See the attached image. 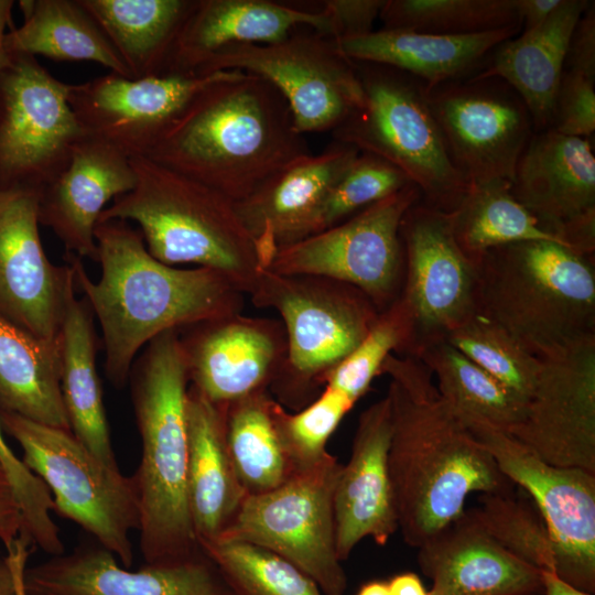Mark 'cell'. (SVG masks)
<instances>
[{
    "label": "cell",
    "mask_w": 595,
    "mask_h": 595,
    "mask_svg": "<svg viewBox=\"0 0 595 595\" xmlns=\"http://www.w3.org/2000/svg\"><path fill=\"white\" fill-rule=\"evenodd\" d=\"M388 468L398 527L420 548L462 516L473 493H511L512 483L439 392L418 358L391 354Z\"/></svg>",
    "instance_id": "1"
},
{
    "label": "cell",
    "mask_w": 595,
    "mask_h": 595,
    "mask_svg": "<svg viewBox=\"0 0 595 595\" xmlns=\"http://www.w3.org/2000/svg\"><path fill=\"white\" fill-rule=\"evenodd\" d=\"M95 239L98 280L90 279L79 257L67 253V261L100 325L105 371L116 388L125 387L138 354L160 334L244 310L246 294L226 274L159 261L129 221H99Z\"/></svg>",
    "instance_id": "2"
},
{
    "label": "cell",
    "mask_w": 595,
    "mask_h": 595,
    "mask_svg": "<svg viewBox=\"0 0 595 595\" xmlns=\"http://www.w3.org/2000/svg\"><path fill=\"white\" fill-rule=\"evenodd\" d=\"M310 153L278 88L234 69L191 99L147 158L237 203Z\"/></svg>",
    "instance_id": "3"
},
{
    "label": "cell",
    "mask_w": 595,
    "mask_h": 595,
    "mask_svg": "<svg viewBox=\"0 0 595 595\" xmlns=\"http://www.w3.org/2000/svg\"><path fill=\"white\" fill-rule=\"evenodd\" d=\"M141 439L132 475L145 564H172L202 552L187 504L186 398L190 377L180 331L164 332L137 356L129 379Z\"/></svg>",
    "instance_id": "4"
},
{
    "label": "cell",
    "mask_w": 595,
    "mask_h": 595,
    "mask_svg": "<svg viewBox=\"0 0 595 595\" xmlns=\"http://www.w3.org/2000/svg\"><path fill=\"white\" fill-rule=\"evenodd\" d=\"M477 313L539 358L595 334L594 256L545 240L491 249L477 264Z\"/></svg>",
    "instance_id": "5"
},
{
    "label": "cell",
    "mask_w": 595,
    "mask_h": 595,
    "mask_svg": "<svg viewBox=\"0 0 595 595\" xmlns=\"http://www.w3.org/2000/svg\"><path fill=\"white\" fill-rule=\"evenodd\" d=\"M130 163L133 188L116 197L99 221L134 223L159 261L219 271L248 295L262 268L235 203L147 156H132Z\"/></svg>",
    "instance_id": "6"
},
{
    "label": "cell",
    "mask_w": 595,
    "mask_h": 595,
    "mask_svg": "<svg viewBox=\"0 0 595 595\" xmlns=\"http://www.w3.org/2000/svg\"><path fill=\"white\" fill-rule=\"evenodd\" d=\"M355 64L364 102L332 131L335 141L383 159L416 186L423 204L453 212L469 185L451 161L425 84L389 66Z\"/></svg>",
    "instance_id": "7"
},
{
    "label": "cell",
    "mask_w": 595,
    "mask_h": 595,
    "mask_svg": "<svg viewBox=\"0 0 595 595\" xmlns=\"http://www.w3.org/2000/svg\"><path fill=\"white\" fill-rule=\"evenodd\" d=\"M248 296L255 306L281 317L288 357L272 388L291 405L322 386L324 376L359 345L380 313L347 283L268 269L258 273Z\"/></svg>",
    "instance_id": "8"
},
{
    "label": "cell",
    "mask_w": 595,
    "mask_h": 595,
    "mask_svg": "<svg viewBox=\"0 0 595 595\" xmlns=\"http://www.w3.org/2000/svg\"><path fill=\"white\" fill-rule=\"evenodd\" d=\"M6 434L22 448V462L48 488L54 512L77 523L129 569L131 533L140 527L133 476L97 458L69 430L0 410Z\"/></svg>",
    "instance_id": "9"
},
{
    "label": "cell",
    "mask_w": 595,
    "mask_h": 595,
    "mask_svg": "<svg viewBox=\"0 0 595 595\" xmlns=\"http://www.w3.org/2000/svg\"><path fill=\"white\" fill-rule=\"evenodd\" d=\"M340 468L329 454L281 486L247 496L216 539L272 551L310 576L324 595H344L347 578L336 552L334 518V490Z\"/></svg>",
    "instance_id": "10"
},
{
    "label": "cell",
    "mask_w": 595,
    "mask_h": 595,
    "mask_svg": "<svg viewBox=\"0 0 595 595\" xmlns=\"http://www.w3.org/2000/svg\"><path fill=\"white\" fill-rule=\"evenodd\" d=\"M234 69L275 86L304 136L332 132L364 102L355 62L337 50L335 40L312 29L294 30L270 44L228 45L208 57L197 74Z\"/></svg>",
    "instance_id": "11"
},
{
    "label": "cell",
    "mask_w": 595,
    "mask_h": 595,
    "mask_svg": "<svg viewBox=\"0 0 595 595\" xmlns=\"http://www.w3.org/2000/svg\"><path fill=\"white\" fill-rule=\"evenodd\" d=\"M68 89L36 57L9 55L0 68V188L40 193L66 167L87 137Z\"/></svg>",
    "instance_id": "12"
},
{
    "label": "cell",
    "mask_w": 595,
    "mask_h": 595,
    "mask_svg": "<svg viewBox=\"0 0 595 595\" xmlns=\"http://www.w3.org/2000/svg\"><path fill=\"white\" fill-rule=\"evenodd\" d=\"M421 201L409 184L343 223L279 249L268 270L326 277L355 286L379 312L400 295L404 258L400 226Z\"/></svg>",
    "instance_id": "13"
},
{
    "label": "cell",
    "mask_w": 595,
    "mask_h": 595,
    "mask_svg": "<svg viewBox=\"0 0 595 595\" xmlns=\"http://www.w3.org/2000/svg\"><path fill=\"white\" fill-rule=\"evenodd\" d=\"M400 236L404 271L399 300L410 320L408 356L448 336L477 313V264L456 242L451 213L413 204Z\"/></svg>",
    "instance_id": "14"
},
{
    "label": "cell",
    "mask_w": 595,
    "mask_h": 595,
    "mask_svg": "<svg viewBox=\"0 0 595 595\" xmlns=\"http://www.w3.org/2000/svg\"><path fill=\"white\" fill-rule=\"evenodd\" d=\"M426 90L451 161L469 187L512 183L534 132L530 112L513 88L497 77L469 76Z\"/></svg>",
    "instance_id": "15"
},
{
    "label": "cell",
    "mask_w": 595,
    "mask_h": 595,
    "mask_svg": "<svg viewBox=\"0 0 595 595\" xmlns=\"http://www.w3.org/2000/svg\"><path fill=\"white\" fill-rule=\"evenodd\" d=\"M500 472L522 487L550 536L555 574L573 587L595 591V475L542 461L509 434L482 423L466 425Z\"/></svg>",
    "instance_id": "16"
},
{
    "label": "cell",
    "mask_w": 595,
    "mask_h": 595,
    "mask_svg": "<svg viewBox=\"0 0 595 595\" xmlns=\"http://www.w3.org/2000/svg\"><path fill=\"white\" fill-rule=\"evenodd\" d=\"M540 361L521 420L508 434L548 464L595 475V334Z\"/></svg>",
    "instance_id": "17"
},
{
    "label": "cell",
    "mask_w": 595,
    "mask_h": 595,
    "mask_svg": "<svg viewBox=\"0 0 595 595\" xmlns=\"http://www.w3.org/2000/svg\"><path fill=\"white\" fill-rule=\"evenodd\" d=\"M228 71L129 78L116 73L69 84L68 102L87 137L127 156H147L191 99Z\"/></svg>",
    "instance_id": "18"
},
{
    "label": "cell",
    "mask_w": 595,
    "mask_h": 595,
    "mask_svg": "<svg viewBox=\"0 0 595 595\" xmlns=\"http://www.w3.org/2000/svg\"><path fill=\"white\" fill-rule=\"evenodd\" d=\"M39 226L37 192L0 188V315L58 342L74 273L48 259Z\"/></svg>",
    "instance_id": "19"
},
{
    "label": "cell",
    "mask_w": 595,
    "mask_h": 595,
    "mask_svg": "<svg viewBox=\"0 0 595 595\" xmlns=\"http://www.w3.org/2000/svg\"><path fill=\"white\" fill-rule=\"evenodd\" d=\"M511 193L565 246L595 252V158L587 138L534 131L522 152Z\"/></svg>",
    "instance_id": "20"
},
{
    "label": "cell",
    "mask_w": 595,
    "mask_h": 595,
    "mask_svg": "<svg viewBox=\"0 0 595 595\" xmlns=\"http://www.w3.org/2000/svg\"><path fill=\"white\" fill-rule=\"evenodd\" d=\"M180 336L190 385L218 404L269 390L288 357L282 322L242 312L186 327Z\"/></svg>",
    "instance_id": "21"
},
{
    "label": "cell",
    "mask_w": 595,
    "mask_h": 595,
    "mask_svg": "<svg viewBox=\"0 0 595 595\" xmlns=\"http://www.w3.org/2000/svg\"><path fill=\"white\" fill-rule=\"evenodd\" d=\"M23 583L28 595H235L204 553L130 571L100 544L26 567Z\"/></svg>",
    "instance_id": "22"
},
{
    "label": "cell",
    "mask_w": 595,
    "mask_h": 595,
    "mask_svg": "<svg viewBox=\"0 0 595 595\" xmlns=\"http://www.w3.org/2000/svg\"><path fill=\"white\" fill-rule=\"evenodd\" d=\"M391 430L386 394L360 413L349 459L336 482V552L342 562L361 540L385 545L399 529L388 468Z\"/></svg>",
    "instance_id": "23"
},
{
    "label": "cell",
    "mask_w": 595,
    "mask_h": 595,
    "mask_svg": "<svg viewBox=\"0 0 595 595\" xmlns=\"http://www.w3.org/2000/svg\"><path fill=\"white\" fill-rule=\"evenodd\" d=\"M136 184L130 158L115 147L85 137L62 173L39 193V221L67 253L97 262L95 229L116 197Z\"/></svg>",
    "instance_id": "24"
},
{
    "label": "cell",
    "mask_w": 595,
    "mask_h": 595,
    "mask_svg": "<svg viewBox=\"0 0 595 595\" xmlns=\"http://www.w3.org/2000/svg\"><path fill=\"white\" fill-rule=\"evenodd\" d=\"M358 154L356 148L335 141L318 154L295 159L235 203L262 269L268 268L279 249L303 239L311 217Z\"/></svg>",
    "instance_id": "25"
},
{
    "label": "cell",
    "mask_w": 595,
    "mask_h": 595,
    "mask_svg": "<svg viewBox=\"0 0 595 595\" xmlns=\"http://www.w3.org/2000/svg\"><path fill=\"white\" fill-rule=\"evenodd\" d=\"M421 571L432 580L428 595H537L542 572L500 545L469 513L419 548Z\"/></svg>",
    "instance_id": "26"
},
{
    "label": "cell",
    "mask_w": 595,
    "mask_h": 595,
    "mask_svg": "<svg viewBox=\"0 0 595 595\" xmlns=\"http://www.w3.org/2000/svg\"><path fill=\"white\" fill-rule=\"evenodd\" d=\"M306 26L333 39L321 8L272 0H196L176 37L166 73H197L204 62L231 44H270Z\"/></svg>",
    "instance_id": "27"
},
{
    "label": "cell",
    "mask_w": 595,
    "mask_h": 595,
    "mask_svg": "<svg viewBox=\"0 0 595 595\" xmlns=\"http://www.w3.org/2000/svg\"><path fill=\"white\" fill-rule=\"evenodd\" d=\"M521 28L470 35H440L411 30L381 29L335 41L354 62L389 66L425 84L426 88L474 75L488 55Z\"/></svg>",
    "instance_id": "28"
},
{
    "label": "cell",
    "mask_w": 595,
    "mask_h": 595,
    "mask_svg": "<svg viewBox=\"0 0 595 595\" xmlns=\"http://www.w3.org/2000/svg\"><path fill=\"white\" fill-rule=\"evenodd\" d=\"M226 405L212 402L190 385L187 504L198 545L219 537L247 497L227 448Z\"/></svg>",
    "instance_id": "29"
},
{
    "label": "cell",
    "mask_w": 595,
    "mask_h": 595,
    "mask_svg": "<svg viewBox=\"0 0 595 595\" xmlns=\"http://www.w3.org/2000/svg\"><path fill=\"white\" fill-rule=\"evenodd\" d=\"M591 2L564 0L542 24L499 44L472 75L497 77L510 85L527 106L534 131L551 129L570 39Z\"/></svg>",
    "instance_id": "30"
},
{
    "label": "cell",
    "mask_w": 595,
    "mask_h": 595,
    "mask_svg": "<svg viewBox=\"0 0 595 595\" xmlns=\"http://www.w3.org/2000/svg\"><path fill=\"white\" fill-rule=\"evenodd\" d=\"M61 393L72 433L97 458L119 468L96 366L95 317L84 298L69 294L60 334Z\"/></svg>",
    "instance_id": "31"
},
{
    "label": "cell",
    "mask_w": 595,
    "mask_h": 595,
    "mask_svg": "<svg viewBox=\"0 0 595 595\" xmlns=\"http://www.w3.org/2000/svg\"><path fill=\"white\" fill-rule=\"evenodd\" d=\"M196 0H78L130 78L166 74L180 30Z\"/></svg>",
    "instance_id": "32"
},
{
    "label": "cell",
    "mask_w": 595,
    "mask_h": 595,
    "mask_svg": "<svg viewBox=\"0 0 595 595\" xmlns=\"http://www.w3.org/2000/svg\"><path fill=\"white\" fill-rule=\"evenodd\" d=\"M60 379V340L40 338L0 315V410L71 431Z\"/></svg>",
    "instance_id": "33"
},
{
    "label": "cell",
    "mask_w": 595,
    "mask_h": 595,
    "mask_svg": "<svg viewBox=\"0 0 595 595\" xmlns=\"http://www.w3.org/2000/svg\"><path fill=\"white\" fill-rule=\"evenodd\" d=\"M19 7L23 23L6 36L9 54L94 62L130 78L113 46L78 0H21Z\"/></svg>",
    "instance_id": "34"
},
{
    "label": "cell",
    "mask_w": 595,
    "mask_h": 595,
    "mask_svg": "<svg viewBox=\"0 0 595 595\" xmlns=\"http://www.w3.org/2000/svg\"><path fill=\"white\" fill-rule=\"evenodd\" d=\"M275 399L262 390L226 405V443L247 496L270 491L294 475L279 437Z\"/></svg>",
    "instance_id": "35"
},
{
    "label": "cell",
    "mask_w": 595,
    "mask_h": 595,
    "mask_svg": "<svg viewBox=\"0 0 595 595\" xmlns=\"http://www.w3.org/2000/svg\"><path fill=\"white\" fill-rule=\"evenodd\" d=\"M418 358L465 425L482 423L508 434L521 420L524 404L447 342L426 347Z\"/></svg>",
    "instance_id": "36"
},
{
    "label": "cell",
    "mask_w": 595,
    "mask_h": 595,
    "mask_svg": "<svg viewBox=\"0 0 595 595\" xmlns=\"http://www.w3.org/2000/svg\"><path fill=\"white\" fill-rule=\"evenodd\" d=\"M451 217L457 245L476 264L487 251L510 244L545 240L564 245L515 198L509 181L470 186Z\"/></svg>",
    "instance_id": "37"
},
{
    "label": "cell",
    "mask_w": 595,
    "mask_h": 595,
    "mask_svg": "<svg viewBox=\"0 0 595 595\" xmlns=\"http://www.w3.org/2000/svg\"><path fill=\"white\" fill-rule=\"evenodd\" d=\"M382 29L470 35L522 28L515 0H386Z\"/></svg>",
    "instance_id": "38"
},
{
    "label": "cell",
    "mask_w": 595,
    "mask_h": 595,
    "mask_svg": "<svg viewBox=\"0 0 595 595\" xmlns=\"http://www.w3.org/2000/svg\"><path fill=\"white\" fill-rule=\"evenodd\" d=\"M199 548L235 595H324L298 566L264 548L223 539Z\"/></svg>",
    "instance_id": "39"
},
{
    "label": "cell",
    "mask_w": 595,
    "mask_h": 595,
    "mask_svg": "<svg viewBox=\"0 0 595 595\" xmlns=\"http://www.w3.org/2000/svg\"><path fill=\"white\" fill-rule=\"evenodd\" d=\"M446 342L526 404L534 388L541 361L501 326L476 313L455 329Z\"/></svg>",
    "instance_id": "40"
},
{
    "label": "cell",
    "mask_w": 595,
    "mask_h": 595,
    "mask_svg": "<svg viewBox=\"0 0 595 595\" xmlns=\"http://www.w3.org/2000/svg\"><path fill=\"white\" fill-rule=\"evenodd\" d=\"M468 513L515 556L540 572L555 573L552 542L534 504L511 493L482 494Z\"/></svg>",
    "instance_id": "41"
},
{
    "label": "cell",
    "mask_w": 595,
    "mask_h": 595,
    "mask_svg": "<svg viewBox=\"0 0 595 595\" xmlns=\"http://www.w3.org/2000/svg\"><path fill=\"white\" fill-rule=\"evenodd\" d=\"M411 338L409 315L399 298L380 312L359 345L323 378L322 386L354 404L366 394L391 354L407 355Z\"/></svg>",
    "instance_id": "42"
},
{
    "label": "cell",
    "mask_w": 595,
    "mask_h": 595,
    "mask_svg": "<svg viewBox=\"0 0 595 595\" xmlns=\"http://www.w3.org/2000/svg\"><path fill=\"white\" fill-rule=\"evenodd\" d=\"M409 184V178L389 162L359 152L311 217L303 239L343 223Z\"/></svg>",
    "instance_id": "43"
},
{
    "label": "cell",
    "mask_w": 595,
    "mask_h": 595,
    "mask_svg": "<svg viewBox=\"0 0 595 595\" xmlns=\"http://www.w3.org/2000/svg\"><path fill=\"white\" fill-rule=\"evenodd\" d=\"M354 405L348 398L328 388L296 413L288 412L275 400V428L294 474L315 467L329 455L327 442Z\"/></svg>",
    "instance_id": "44"
},
{
    "label": "cell",
    "mask_w": 595,
    "mask_h": 595,
    "mask_svg": "<svg viewBox=\"0 0 595 595\" xmlns=\"http://www.w3.org/2000/svg\"><path fill=\"white\" fill-rule=\"evenodd\" d=\"M551 129L570 137L589 138L595 131V79L563 69L556 90Z\"/></svg>",
    "instance_id": "45"
},
{
    "label": "cell",
    "mask_w": 595,
    "mask_h": 595,
    "mask_svg": "<svg viewBox=\"0 0 595 595\" xmlns=\"http://www.w3.org/2000/svg\"><path fill=\"white\" fill-rule=\"evenodd\" d=\"M386 0H325L321 8L327 13L335 41L372 32Z\"/></svg>",
    "instance_id": "46"
},
{
    "label": "cell",
    "mask_w": 595,
    "mask_h": 595,
    "mask_svg": "<svg viewBox=\"0 0 595 595\" xmlns=\"http://www.w3.org/2000/svg\"><path fill=\"white\" fill-rule=\"evenodd\" d=\"M564 69L595 79V2L577 21L570 39Z\"/></svg>",
    "instance_id": "47"
},
{
    "label": "cell",
    "mask_w": 595,
    "mask_h": 595,
    "mask_svg": "<svg viewBox=\"0 0 595 595\" xmlns=\"http://www.w3.org/2000/svg\"><path fill=\"white\" fill-rule=\"evenodd\" d=\"M564 0H515L523 31L534 29L549 19Z\"/></svg>",
    "instance_id": "48"
},
{
    "label": "cell",
    "mask_w": 595,
    "mask_h": 595,
    "mask_svg": "<svg viewBox=\"0 0 595 595\" xmlns=\"http://www.w3.org/2000/svg\"><path fill=\"white\" fill-rule=\"evenodd\" d=\"M30 547H34L32 542L20 534L6 550L15 583V595H28L24 588V571L30 555Z\"/></svg>",
    "instance_id": "49"
},
{
    "label": "cell",
    "mask_w": 595,
    "mask_h": 595,
    "mask_svg": "<svg viewBox=\"0 0 595 595\" xmlns=\"http://www.w3.org/2000/svg\"><path fill=\"white\" fill-rule=\"evenodd\" d=\"M0 465L6 472L8 479L13 485H20L24 483L30 472L22 462L20 457H18L13 450L10 447L8 442L4 439V432L2 430L1 423H0Z\"/></svg>",
    "instance_id": "50"
},
{
    "label": "cell",
    "mask_w": 595,
    "mask_h": 595,
    "mask_svg": "<svg viewBox=\"0 0 595 595\" xmlns=\"http://www.w3.org/2000/svg\"><path fill=\"white\" fill-rule=\"evenodd\" d=\"M387 583L389 595H428L420 577L411 572L398 574Z\"/></svg>",
    "instance_id": "51"
},
{
    "label": "cell",
    "mask_w": 595,
    "mask_h": 595,
    "mask_svg": "<svg viewBox=\"0 0 595 595\" xmlns=\"http://www.w3.org/2000/svg\"><path fill=\"white\" fill-rule=\"evenodd\" d=\"M544 595H593L564 582L553 572H542Z\"/></svg>",
    "instance_id": "52"
},
{
    "label": "cell",
    "mask_w": 595,
    "mask_h": 595,
    "mask_svg": "<svg viewBox=\"0 0 595 595\" xmlns=\"http://www.w3.org/2000/svg\"><path fill=\"white\" fill-rule=\"evenodd\" d=\"M14 1L0 0V68L9 58V53L6 50V36L12 29V9Z\"/></svg>",
    "instance_id": "53"
},
{
    "label": "cell",
    "mask_w": 595,
    "mask_h": 595,
    "mask_svg": "<svg viewBox=\"0 0 595 595\" xmlns=\"http://www.w3.org/2000/svg\"><path fill=\"white\" fill-rule=\"evenodd\" d=\"M0 595H15L12 567L6 555L0 558Z\"/></svg>",
    "instance_id": "54"
},
{
    "label": "cell",
    "mask_w": 595,
    "mask_h": 595,
    "mask_svg": "<svg viewBox=\"0 0 595 595\" xmlns=\"http://www.w3.org/2000/svg\"><path fill=\"white\" fill-rule=\"evenodd\" d=\"M357 595H389L388 583L383 581H371L364 584Z\"/></svg>",
    "instance_id": "55"
}]
</instances>
